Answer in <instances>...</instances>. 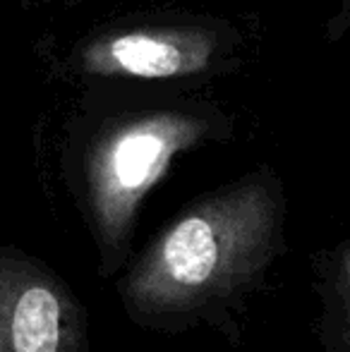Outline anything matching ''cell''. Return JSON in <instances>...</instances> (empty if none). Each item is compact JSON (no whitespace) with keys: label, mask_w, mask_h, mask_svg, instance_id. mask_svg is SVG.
Here are the masks:
<instances>
[{"label":"cell","mask_w":350,"mask_h":352,"mask_svg":"<svg viewBox=\"0 0 350 352\" xmlns=\"http://www.w3.org/2000/svg\"><path fill=\"white\" fill-rule=\"evenodd\" d=\"M314 290L322 302L314 336L324 352H350V237L312 256Z\"/></svg>","instance_id":"5b68a950"},{"label":"cell","mask_w":350,"mask_h":352,"mask_svg":"<svg viewBox=\"0 0 350 352\" xmlns=\"http://www.w3.org/2000/svg\"><path fill=\"white\" fill-rule=\"evenodd\" d=\"M235 32L216 22L159 19L94 34L77 51L91 77L177 82L216 74L233 60Z\"/></svg>","instance_id":"3957f363"},{"label":"cell","mask_w":350,"mask_h":352,"mask_svg":"<svg viewBox=\"0 0 350 352\" xmlns=\"http://www.w3.org/2000/svg\"><path fill=\"white\" fill-rule=\"evenodd\" d=\"M0 352H91L85 302L17 247H0Z\"/></svg>","instance_id":"277c9868"},{"label":"cell","mask_w":350,"mask_h":352,"mask_svg":"<svg viewBox=\"0 0 350 352\" xmlns=\"http://www.w3.org/2000/svg\"><path fill=\"white\" fill-rule=\"evenodd\" d=\"M228 137L230 122L199 101L125 106L75 132L65 153V180L103 278L122 274L132 261L142 204L177 153Z\"/></svg>","instance_id":"7a4b0ae2"},{"label":"cell","mask_w":350,"mask_h":352,"mask_svg":"<svg viewBox=\"0 0 350 352\" xmlns=\"http://www.w3.org/2000/svg\"><path fill=\"white\" fill-rule=\"evenodd\" d=\"M343 14H346V17L350 19V5H348V8H346V12H343Z\"/></svg>","instance_id":"8992f818"},{"label":"cell","mask_w":350,"mask_h":352,"mask_svg":"<svg viewBox=\"0 0 350 352\" xmlns=\"http://www.w3.org/2000/svg\"><path fill=\"white\" fill-rule=\"evenodd\" d=\"M285 252L283 185L262 166L177 211L132 256L116 290L140 329L185 333L204 324L240 348V316Z\"/></svg>","instance_id":"6da1fadb"}]
</instances>
